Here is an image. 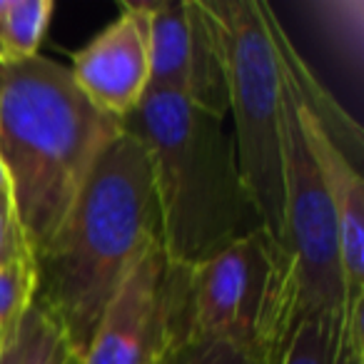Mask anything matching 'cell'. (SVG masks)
<instances>
[{
    "mask_svg": "<svg viewBox=\"0 0 364 364\" xmlns=\"http://www.w3.org/2000/svg\"><path fill=\"white\" fill-rule=\"evenodd\" d=\"M11 334H0V357H3V349H6V342Z\"/></svg>",
    "mask_w": 364,
    "mask_h": 364,
    "instance_id": "cell-19",
    "label": "cell"
},
{
    "mask_svg": "<svg viewBox=\"0 0 364 364\" xmlns=\"http://www.w3.org/2000/svg\"><path fill=\"white\" fill-rule=\"evenodd\" d=\"M120 127L147 155L160 245L175 264L193 269L228 245L264 230L225 120L177 95L150 90Z\"/></svg>",
    "mask_w": 364,
    "mask_h": 364,
    "instance_id": "cell-2",
    "label": "cell"
},
{
    "mask_svg": "<svg viewBox=\"0 0 364 364\" xmlns=\"http://www.w3.org/2000/svg\"><path fill=\"white\" fill-rule=\"evenodd\" d=\"M53 11V0H0V65L38 58Z\"/></svg>",
    "mask_w": 364,
    "mask_h": 364,
    "instance_id": "cell-12",
    "label": "cell"
},
{
    "mask_svg": "<svg viewBox=\"0 0 364 364\" xmlns=\"http://www.w3.org/2000/svg\"><path fill=\"white\" fill-rule=\"evenodd\" d=\"M269 364H364V339L344 329L342 314H299Z\"/></svg>",
    "mask_w": 364,
    "mask_h": 364,
    "instance_id": "cell-11",
    "label": "cell"
},
{
    "mask_svg": "<svg viewBox=\"0 0 364 364\" xmlns=\"http://www.w3.org/2000/svg\"><path fill=\"white\" fill-rule=\"evenodd\" d=\"M80 92L112 120H125L150 92V26L140 3H122L120 16L73 55L68 68Z\"/></svg>",
    "mask_w": 364,
    "mask_h": 364,
    "instance_id": "cell-9",
    "label": "cell"
},
{
    "mask_svg": "<svg viewBox=\"0 0 364 364\" xmlns=\"http://www.w3.org/2000/svg\"><path fill=\"white\" fill-rule=\"evenodd\" d=\"M23 357H26V327H23V319H21V324L8 337L0 364H23Z\"/></svg>",
    "mask_w": 364,
    "mask_h": 364,
    "instance_id": "cell-17",
    "label": "cell"
},
{
    "mask_svg": "<svg viewBox=\"0 0 364 364\" xmlns=\"http://www.w3.org/2000/svg\"><path fill=\"white\" fill-rule=\"evenodd\" d=\"M120 122L100 112L65 65H0V157L33 255L48 245Z\"/></svg>",
    "mask_w": 364,
    "mask_h": 364,
    "instance_id": "cell-3",
    "label": "cell"
},
{
    "mask_svg": "<svg viewBox=\"0 0 364 364\" xmlns=\"http://www.w3.org/2000/svg\"><path fill=\"white\" fill-rule=\"evenodd\" d=\"M160 242L147 155L120 127L100 152L63 223L36 257L33 307L50 319L75 359L140 257Z\"/></svg>",
    "mask_w": 364,
    "mask_h": 364,
    "instance_id": "cell-1",
    "label": "cell"
},
{
    "mask_svg": "<svg viewBox=\"0 0 364 364\" xmlns=\"http://www.w3.org/2000/svg\"><path fill=\"white\" fill-rule=\"evenodd\" d=\"M294 100V97H292ZM297 107V120L307 140L312 157L319 167L329 200H332L334 223H337L339 267L344 284V329L364 334V180L362 170L344 155L332 137Z\"/></svg>",
    "mask_w": 364,
    "mask_h": 364,
    "instance_id": "cell-10",
    "label": "cell"
},
{
    "mask_svg": "<svg viewBox=\"0 0 364 364\" xmlns=\"http://www.w3.org/2000/svg\"><path fill=\"white\" fill-rule=\"evenodd\" d=\"M150 26V90L228 117L223 36L205 0H142Z\"/></svg>",
    "mask_w": 364,
    "mask_h": 364,
    "instance_id": "cell-8",
    "label": "cell"
},
{
    "mask_svg": "<svg viewBox=\"0 0 364 364\" xmlns=\"http://www.w3.org/2000/svg\"><path fill=\"white\" fill-rule=\"evenodd\" d=\"M205 3L223 36L240 175L264 230L284 245L287 87L272 36L274 11L259 0Z\"/></svg>",
    "mask_w": 364,
    "mask_h": 364,
    "instance_id": "cell-4",
    "label": "cell"
},
{
    "mask_svg": "<svg viewBox=\"0 0 364 364\" xmlns=\"http://www.w3.org/2000/svg\"><path fill=\"white\" fill-rule=\"evenodd\" d=\"M26 327V357L23 364H77L75 354L65 344L50 319L36 307H31L23 317Z\"/></svg>",
    "mask_w": 364,
    "mask_h": 364,
    "instance_id": "cell-15",
    "label": "cell"
},
{
    "mask_svg": "<svg viewBox=\"0 0 364 364\" xmlns=\"http://www.w3.org/2000/svg\"><path fill=\"white\" fill-rule=\"evenodd\" d=\"M36 294V257L21 255L0 264V334H11L33 307Z\"/></svg>",
    "mask_w": 364,
    "mask_h": 364,
    "instance_id": "cell-13",
    "label": "cell"
},
{
    "mask_svg": "<svg viewBox=\"0 0 364 364\" xmlns=\"http://www.w3.org/2000/svg\"><path fill=\"white\" fill-rule=\"evenodd\" d=\"M274 352H255L223 339H190L180 344L165 364H269Z\"/></svg>",
    "mask_w": 364,
    "mask_h": 364,
    "instance_id": "cell-14",
    "label": "cell"
},
{
    "mask_svg": "<svg viewBox=\"0 0 364 364\" xmlns=\"http://www.w3.org/2000/svg\"><path fill=\"white\" fill-rule=\"evenodd\" d=\"M33 252L28 247V240L18 223L13 195H0V264L11 262L21 255Z\"/></svg>",
    "mask_w": 364,
    "mask_h": 364,
    "instance_id": "cell-16",
    "label": "cell"
},
{
    "mask_svg": "<svg viewBox=\"0 0 364 364\" xmlns=\"http://www.w3.org/2000/svg\"><path fill=\"white\" fill-rule=\"evenodd\" d=\"M292 312V262L267 230L190 269V339H223L269 354L282 342Z\"/></svg>",
    "mask_w": 364,
    "mask_h": 364,
    "instance_id": "cell-5",
    "label": "cell"
},
{
    "mask_svg": "<svg viewBox=\"0 0 364 364\" xmlns=\"http://www.w3.org/2000/svg\"><path fill=\"white\" fill-rule=\"evenodd\" d=\"M190 339V267L155 242L107 304L77 364H165Z\"/></svg>",
    "mask_w": 364,
    "mask_h": 364,
    "instance_id": "cell-6",
    "label": "cell"
},
{
    "mask_svg": "<svg viewBox=\"0 0 364 364\" xmlns=\"http://www.w3.org/2000/svg\"><path fill=\"white\" fill-rule=\"evenodd\" d=\"M0 195H13V185H11V175H8V167L0 157Z\"/></svg>",
    "mask_w": 364,
    "mask_h": 364,
    "instance_id": "cell-18",
    "label": "cell"
},
{
    "mask_svg": "<svg viewBox=\"0 0 364 364\" xmlns=\"http://www.w3.org/2000/svg\"><path fill=\"white\" fill-rule=\"evenodd\" d=\"M284 250L292 262V317L317 312L344 317V284L332 200L302 135L289 90L284 127Z\"/></svg>",
    "mask_w": 364,
    "mask_h": 364,
    "instance_id": "cell-7",
    "label": "cell"
}]
</instances>
